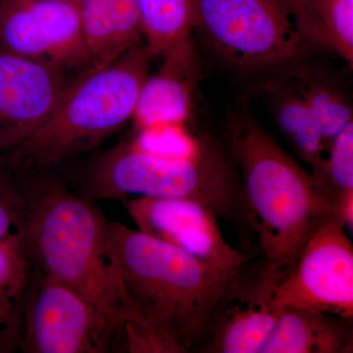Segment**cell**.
I'll return each instance as SVG.
<instances>
[{
  "label": "cell",
  "instance_id": "e0dca14e",
  "mask_svg": "<svg viewBox=\"0 0 353 353\" xmlns=\"http://www.w3.org/2000/svg\"><path fill=\"white\" fill-rule=\"evenodd\" d=\"M145 41L154 57L192 36L196 25L194 0H137Z\"/></svg>",
  "mask_w": 353,
  "mask_h": 353
},
{
  "label": "cell",
  "instance_id": "4fadbf2b",
  "mask_svg": "<svg viewBox=\"0 0 353 353\" xmlns=\"http://www.w3.org/2000/svg\"><path fill=\"white\" fill-rule=\"evenodd\" d=\"M76 77L0 48V152L19 145L48 120Z\"/></svg>",
  "mask_w": 353,
  "mask_h": 353
},
{
  "label": "cell",
  "instance_id": "ba28073f",
  "mask_svg": "<svg viewBox=\"0 0 353 353\" xmlns=\"http://www.w3.org/2000/svg\"><path fill=\"white\" fill-rule=\"evenodd\" d=\"M264 90L279 129L309 165L326 154L336 134L352 121V106L340 85L319 70H292Z\"/></svg>",
  "mask_w": 353,
  "mask_h": 353
},
{
  "label": "cell",
  "instance_id": "5bb4252c",
  "mask_svg": "<svg viewBox=\"0 0 353 353\" xmlns=\"http://www.w3.org/2000/svg\"><path fill=\"white\" fill-rule=\"evenodd\" d=\"M162 55L163 64L141 88L132 117L137 129L187 126L196 114L201 65L192 36Z\"/></svg>",
  "mask_w": 353,
  "mask_h": 353
},
{
  "label": "cell",
  "instance_id": "52a82bcc",
  "mask_svg": "<svg viewBox=\"0 0 353 353\" xmlns=\"http://www.w3.org/2000/svg\"><path fill=\"white\" fill-rule=\"evenodd\" d=\"M196 28L234 67L245 71L289 63L304 41L287 14L264 0H194Z\"/></svg>",
  "mask_w": 353,
  "mask_h": 353
},
{
  "label": "cell",
  "instance_id": "7c38bea8",
  "mask_svg": "<svg viewBox=\"0 0 353 353\" xmlns=\"http://www.w3.org/2000/svg\"><path fill=\"white\" fill-rule=\"evenodd\" d=\"M125 205L139 231L180 248L218 273L233 276L250 262L248 254L227 243L218 216L201 202L141 197Z\"/></svg>",
  "mask_w": 353,
  "mask_h": 353
},
{
  "label": "cell",
  "instance_id": "8fae6325",
  "mask_svg": "<svg viewBox=\"0 0 353 353\" xmlns=\"http://www.w3.org/2000/svg\"><path fill=\"white\" fill-rule=\"evenodd\" d=\"M281 281L261 261L232 276L209 318L204 352L259 353L280 313L274 297Z\"/></svg>",
  "mask_w": 353,
  "mask_h": 353
},
{
  "label": "cell",
  "instance_id": "ffe728a7",
  "mask_svg": "<svg viewBox=\"0 0 353 353\" xmlns=\"http://www.w3.org/2000/svg\"><path fill=\"white\" fill-rule=\"evenodd\" d=\"M326 46L353 65V0H315Z\"/></svg>",
  "mask_w": 353,
  "mask_h": 353
},
{
  "label": "cell",
  "instance_id": "7402d4cb",
  "mask_svg": "<svg viewBox=\"0 0 353 353\" xmlns=\"http://www.w3.org/2000/svg\"><path fill=\"white\" fill-rule=\"evenodd\" d=\"M27 264V261H21L19 263L14 265L11 261V257L9 256L8 252H6L3 248H0V285L4 284L7 279L10 277L13 274V269L17 267L24 266Z\"/></svg>",
  "mask_w": 353,
  "mask_h": 353
},
{
  "label": "cell",
  "instance_id": "5b68a950",
  "mask_svg": "<svg viewBox=\"0 0 353 353\" xmlns=\"http://www.w3.org/2000/svg\"><path fill=\"white\" fill-rule=\"evenodd\" d=\"M234 167L212 141L194 157H173L145 152L129 139L95 158L82 180L67 182L92 201L129 196L187 199L212 209L218 218L236 220L241 213Z\"/></svg>",
  "mask_w": 353,
  "mask_h": 353
},
{
  "label": "cell",
  "instance_id": "9c48e42d",
  "mask_svg": "<svg viewBox=\"0 0 353 353\" xmlns=\"http://www.w3.org/2000/svg\"><path fill=\"white\" fill-rule=\"evenodd\" d=\"M274 303L352 319L353 246L340 221H330L309 239L278 285Z\"/></svg>",
  "mask_w": 353,
  "mask_h": 353
},
{
  "label": "cell",
  "instance_id": "7a4b0ae2",
  "mask_svg": "<svg viewBox=\"0 0 353 353\" xmlns=\"http://www.w3.org/2000/svg\"><path fill=\"white\" fill-rule=\"evenodd\" d=\"M111 255L134 311L132 352H189L201 343L232 276L180 248L108 222Z\"/></svg>",
  "mask_w": 353,
  "mask_h": 353
},
{
  "label": "cell",
  "instance_id": "277c9868",
  "mask_svg": "<svg viewBox=\"0 0 353 353\" xmlns=\"http://www.w3.org/2000/svg\"><path fill=\"white\" fill-rule=\"evenodd\" d=\"M154 55L145 41L76 77L50 118L7 152L23 170L55 168L94 150L132 119Z\"/></svg>",
  "mask_w": 353,
  "mask_h": 353
},
{
  "label": "cell",
  "instance_id": "ac0fdd59",
  "mask_svg": "<svg viewBox=\"0 0 353 353\" xmlns=\"http://www.w3.org/2000/svg\"><path fill=\"white\" fill-rule=\"evenodd\" d=\"M310 176L323 194L338 208L353 196V121L336 134L328 152L311 165Z\"/></svg>",
  "mask_w": 353,
  "mask_h": 353
},
{
  "label": "cell",
  "instance_id": "d6986e66",
  "mask_svg": "<svg viewBox=\"0 0 353 353\" xmlns=\"http://www.w3.org/2000/svg\"><path fill=\"white\" fill-rule=\"evenodd\" d=\"M25 215L22 171L0 158V245H17Z\"/></svg>",
  "mask_w": 353,
  "mask_h": 353
},
{
  "label": "cell",
  "instance_id": "9a60e30c",
  "mask_svg": "<svg viewBox=\"0 0 353 353\" xmlns=\"http://www.w3.org/2000/svg\"><path fill=\"white\" fill-rule=\"evenodd\" d=\"M352 319L282 306L259 353H352Z\"/></svg>",
  "mask_w": 353,
  "mask_h": 353
},
{
  "label": "cell",
  "instance_id": "2e32d148",
  "mask_svg": "<svg viewBox=\"0 0 353 353\" xmlns=\"http://www.w3.org/2000/svg\"><path fill=\"white\" fill-rule=\"evenodd\" d=\"M76 1L92 67L111 63L132 46L145 41L137 0Z\"/></svg>",
  "mask_w": 353,
  "mask_h": 353
},
{
  "label": "cell",
  "instance_id": "8992f818",
  "mask_svg": "<svg viewBox=\"0 0 353 353\" xmlns=\"http://www.w3.org/2000/svg\"><path fill=\"white\" fill-rule=\"evenodd\" d=\"M24 290V352H129L126 329L68 285L30 267Z\"/></svg>",
  "mask_w": 353,
  "mask_h": 353
},
{
  "label": "cell",
  "instance_id": "44dd1931",
  "mask_svg": "<svg viewBox=\"0 0 353 353\" xmlns=\"http://www.w3.org/2000/svg\"><path fill=\"white\" fill-rule=\"evenodd\" d=\"M289 16L305 41L326 46L315 13V0H264Z\"/></svg>",
  "mask_w": 353,
  "mask_h": 353
},
{
  "label": "cell",
  "instance_id": "6da1fadb",
  "mask_svg": "<svg viewBox=\"0 0 353 353\" xmlns=\"http://www.w3.org/2000/svg\"><path fill=\"white\" fill-rule=\"evenodd\" d=\"M24 173L18 243L27 263L68 285L131 333L134 311L111 255L108 221L52 168Z\"/></svg>",
  "mask_w": 353,
  "mask_h": 353
},
{
  "label": "cell",
  "instance_id": "30bf717a",
  "mask_svg": "<svg viewBox=\"0 0 353 353\" xmlns=\"http://www.w3.org/2000/svg\"><path fill=\"white\" fill-rule=\"evenodd\" d=\"M0 48L67 71L92 66L76 0H0Z\"/></svg>",
  "mask_w": 353,
  "mask_h": 353
},
{
  "label": "cell",
  "instance_id": "3957f363",
  "mask_svg": "<svg viewBox=\"0 0 353 353\" xmlns=\"http://www.w3.org/2000/svg\"><path fill=\"white\" fill-rule=\"evenodd\" d=\"M232 160L240 172L241 216L259 236L265 268L284 279L336 206L243 108L230 117Z\"/></svg>",
  "mask_w": 353,
  "mask_h": 353
}]
</instances>
